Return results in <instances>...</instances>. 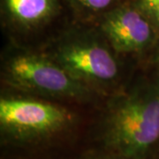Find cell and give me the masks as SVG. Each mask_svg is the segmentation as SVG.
Masks as SVG:
<instances>
[{
    "mask_svg": "<svg viewBox=\"0 0 159 159\" xmlns=\"http://www.w3.org/2000/svg\"><path fill=\"white\" fill-rule=\"evenodd\" d=\"M102 139L111 153L146 159L159 142V71L112 102Z\"/></svg>",
    "mask_w": 159,
    "mask_h": 159,
    "instance_id": "cell-1",
    "label": "cell"
},
{
    "mask_svg": "<svg viewBox=\"0 0 159 159\" xmlns=\"http://www.w3.org/2000/svg\"><path fill=\"white\" fill-rule=\"evenodd\" d=\"M4 77L23 92L61 99L89 96V87L74 79L51 58L34 53H18L5 64Z\"/></svg>",
    "mask_w": 159,
    "mask_h": 159,
    "instance_id": "cell-2",
    "label": "cell"
},
{
    "mask_svg": "<svg viewBox=\"0 0 159 159\" xmlns=\"http://www.w3.org/2000/svg\"><path fill=\"white\" fill-rule=\"evenodd\" d=\"M66 108L49 102L29 98L2 97L0 127L6 138L28 142L56 135L73 122Z\"/></svg>",
    "mask_w": 159,
    "mask_h": 159,
    "instance_id": "cell-3",
    "label": "cell"
},
{
    "mask_svg": "<svg viewBox=\"0 0 159 159\" xmlns=\"http://www.w3.org/2000/svg\"><path fill=\"white\" fill-rule=\"evenodd\" d=\"M53 61L87 87H104L117 80L119 66L106 44L90 36H70L57 43Z\"/></svg>",
    "mask_w": 159,
    "mask_h": 159,
    "instance_id": "cell-4",
    "label": "cell"
},
{
    "mask_svg": "<svg viewBox=\"0 0 159 159\" xmlns=\"http://www.w3.org/2000/svg\"><path fill=\"white\" fill-rule=\"evenodd\" d=\"M102 34L119 53L146 51L156 45L159 34L137 7L120 6L108 11L101 23Z\"/></svg>",
    "mask_w": 159,
    "mask_h": 159,
    "instance_id": "cell-5",
    "label": "cell"
},
{
    "mask_svg": "<svg viewBox=\"0 0 159 159\" xmlns=\"http://www.w3.org/2000/svg\"><path fill=\"white\" fill-rule=\"evenodd\" d=\"M11 20L23 28H34L46 22L56 11L55 0H5Z\"/></svg>",
    "mask_w": 159,
    "mask_h": 159,
    "instance_id": "cell-6",
    "label": "cell"
},
{
    "mask_svg": "<svg viewBox=\"0 0 159 159\" xmlns=\"http://www.w3.org/2000/svg\"><path fill=\"white\" fill-rule=\"evenodd\" d=\"M80 5L89 10L94 11H102L107 9L112 4L113 0H76Z\"/></svg>",
    "mask_w": 159,
    "mask_h": 159,
    "instance_id": "cell-7",
    "label": "cell"
},
{
    "mask_svg": "<svg viewBox=\"0 0 159 159\" xmlns=\"http://www.w3.org/2000/svg\"><path fill=\"white\" fill-rule=\"evenodd\" d=\"M134 6L144 14H147L155 8L159 7V0H138Z\"/></svg>",
    "mask_w": 159,
    "mask_h": 159,
    "instance_id": "cell-8",
    "label": "cell"
},
{
    "mask_svg": "<svg viewBox=\"0 0 159 159\" xmlns=\"http://www.w3.org/2000/svg\"><path fill=\"white\" fill-rule=\"evenodd\" d=\"M145 15L148 17L149 21L153 25V27L159 34V7L155 8Z\"/></svg>",
    "mask_w": 159,
    "mask_h": 159,
    "instance_id": "cell-9",
    "label": "cell"
},
{
    "mask_svg": "<svg viewBox=\"0 0 159 159\" xmlns=\"http://www.w3.org/2000/svg\"><path fill=\"white\" fill-rule=\"evenodd\" d=\"M156 47H155V50H154L153 54H152V57H151V63L152 65H154L157 70L159 71V36L157 42L156 43Z\"/></svg>",
    "mask_w": 159,
    "mask_h": 159,
    "instance_id": "cell-10",
    "label": "cell"
},
{
    "mask_svg": "<svg viewBox=\"0 0 159 159\" xmlns=\"http://www.w3.org/2000/svg\"><path fill=\"white\" fill-rule=\"evenodd\" d=\"M97 159H125L122 157H120L117 154L111 153V155H107V156H104V157H98Z\"/></svg>",
    "mask_w": 159,
    "mask_h": 159,
    "instance_id": "cell-11",
    "label": "cell"
}]
</instances>
